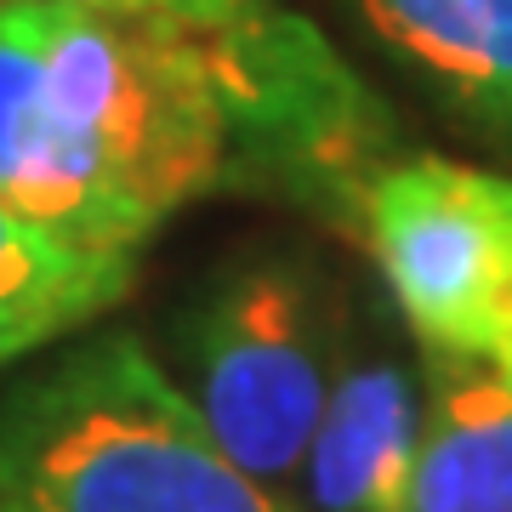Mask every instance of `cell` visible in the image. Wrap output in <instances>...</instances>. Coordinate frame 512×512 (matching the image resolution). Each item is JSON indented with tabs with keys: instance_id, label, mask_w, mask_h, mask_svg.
Here are the masks:
<instances>
[{
	"instance_id": "cell-1",
	"label": "cell",
	"mask_w": 512,
	"mask_h": 512,
	"mask_svg": "<svg viewBox=\"0 0 512 512\" xmlns=\"http://www.w3.org/2000/svg\"><path fill=\"white\" fill-rule=\"evenodd\" d=\"M228 171L205 23L18 0L0 35V200L131 251Z\"/></svg>"
},
{
	"instance_id": "cell-2",
	"label": "cell",
	"mask_w": 512,
	"mask_h": 512,
	"mask_svg": "<svg viewBox=\"0 0 512 512\" xmlns=\"http://www.w3.org/2000/svg\"><path fill=\"white\" fill-rule=\"evenodd\" d=\"M0 512H302L251 478L131 330H103L0 399Z\"/></svg>"
},
{
	"instance_id": "cell-3",
	"label": "cell",
	"mask_w": 512,
	"mask_h": 512,
	"mask_svg": "<svg viewBox=\"0 0 512 512\" xmlns=\"http://www.w3.org/2000/svg\"><path fill=\"white\" fill-rule=\"evenodd\" d=\"M205 57L228 120L234 194H279L330 222L359 228L393 148L382 97L325 46L313 23L245 0L239 12L205 23Z\"/></svg>"
},
{
	"instance_id": "cell-4",
	"label": "cell",
	"mask_w": 512,
	"mask_h": 512,
	"mask_svg": "<svg viewBox=\"0 0 512 512\" xmlns=\"http://www.w3.org/2000/svg\"><path fill=\"white\" fill-rule=\"evenodd\" d=\"M188 399L251 478L302 473L330 399V302L291 262H256L222 279L177 330Z\"/></svg>"
},
{
	"instance_id": "cell-5",
	"label": "cell",
	"mask_w": 512,
	"mask_h": 512,
	"mask_svg": "<svg viewBox=\"0 0 512 512\" xmlns=\"http://www.w3.org/2000/svg\"><path fill=\"white\" fill-rule=\"evenodd\" d=\"M359 239L433 359L512 382V177L450 160L387 165Z\"/></svg>"
},
{
	"instance_id": "cell-6",
	"label": "cell",
	"mask_w": 512,
	"mask_h": 512,
	"mask_svg": "<svg viewBox=\"0 0 512 512\" xmlns=\"http://www.w3.org/2000/svg\"><path fill=\"white\" fill-rule=\"evenodd\" d=\"M393 512H512V382L473 359H439Z\"/></svg>"
},
{
	"instance_id": "cell-7",
	"label": "cell",
	"mask_w": 512,
	"mask_h": 512,
	"mask_svg": "<svg viewBox=\"0 0 512 512\" xmlns=\"http://www.w3.org/2000/svg\"><path fill=\"white\" fill-rule=\"evenodd\" d=\"M416 393L399 365H365L330 387L302 456L313 512H393L416 456Z\"/></svg>"
},
{
	"instance_id": "cell-8",
	"label": "cell",
	"mask_w": 512,
	"mask_h": 512,
	"mask_svg": "<svg viewBox=\"0 0 512 512\" xmlns=\"http://www.w3.org/2000/svg\"><path fill=\"white\" fill-rule=\"evenodd\" d=\"M131 251H97L52 234L0 200V365L63 342L131 291Z\"/></svg>"
},
{
	"instance_id": "cell-9",
	"label": "cell",
	"mask_w": 512,
	"mask_h": 512,
	"mask_svg": "<svg viewBox=\"0 0 512 512\" xmlns=\"http://www.w3.org/2000/svg\"><path fill=\"white\" fill-rule=\"evenodd\" d=\"M365 18L456 109L512 131V0H365Z\"/></svg>"
},
{
	"instance_id": "cell-10",
	"label": "cell",
	"mask_w": 512,
	"mask_h": 512,
	"mask_svg": "<svg viewBox=\"0 0 512 512\" xmlns=\"http://www.w3.org/2000/svg\"><path fill=\"white\" fill-rule=\"evenodd\" d=\"M74 6H97V12H143V18H188V23H217L239 12L245 0H74Z\"/></svg>"
}]
</instances>
